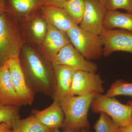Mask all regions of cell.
Here are the masks:
<instances>
[{
  "label": "cell",
  "instance_id": "obj_14",
  "mask_svg": "<svg viewBox=\"0 0 132 132\" xmlns=\"http://www.w3.org/2000/svg\"><path fill=\"white\" fill-rule=\"evenodd\" d=\"M40 10L48 24L64 32L67 33L73 27L77 25L62 8L43 5Z\"/></svg>",
  "mask_w": 132,
  "mask_h": 132
},
{
  "label": "cell",
  "instance_id": "obj_21",
  "mask_svg": "<svg viewBox=\"0 0 132 132\" xmlns=\"http://www.w3.org/2000/svg\"><path fill=\"white\" fill-rule=\"evenodd\" d=\"M105 95L111 97H114L118 95L132 97V83L127 82L123 80H117L112 84Z\"/></svg>",
  "mask_w": 132,
  "mask_h": 132
},
{
  "label": "cell",
  "instance_id": "obj_2",
  "mask_svg": "<svg viewBox=\"0 0 132 132\" xmlns=\"http://www.w3.org/2000/svg\"><path fill=\"white\" fill-rule=\"evenodd\" d=\"M26 43L19 21L8 12L0 15V66L19 58Z\"/></svg>",
  "mask_w": 132,
  "mask_h": 132
},
{
  "label": "cell",
  "instance_id": "obj_28",
  "mask_svg": "<svg viewBox=\"0 0 132 132\" xmlns=\"http://www.w3.org/2000/svg\"><path fill=\"white\" fill-rule=\"evenodd\" d=\"M5 12H8L6 1L5 0H0V15Z\"/></svg>",
  "mask_w": 132,
  "mask_h": 132
},
{
  "label": "cell",
  "instance_id": "obj_20",
  "mask_svg": "<svg viewBox=\"0 0 132 132\" xmlns=\"http://www.w3.org/2000/svg\"><path fill=\"white\" fill-rule=\"evenodd\" d=\"M62 8L77 25H80L85 13V0H67Z\"/></svg>",
  "mask_w": 132,
  "mask_h": 132
},
{
  "label": "cell",
  "instance_id": "obj_8",
  "mask_svg": "<svg viewBox=\"0 0 132 132\" xmlns=\"http://www.w3.org/2000/svg\"><path fill=\"white\" fill-rule=\"evenodd\" d=\"M85 10L80 27L100 35L105 29L104 22L108 10L98 0H85Z\"/></svg>",
  "mask_w": 132,
  "mask_h": 132
},
{
  "label": "cell",
  "instance_id": "obj_11",
  "mask_svg": "<svg viewBox=\"0 0 132 132\" xmlns=\"http://www.w3.org/2000/svg\"><path fill=\"white\" fill-rule=\"evenodd\" d=\"M7 62L12 83L22 106L31 105L35 93L27 82L19 58L10 59Z\"/></svg>",
  "mask_w": 132,
  "mask_h": 132
},
{
  "label": "cell",
  "instance_id": "obj_30",
  "mask_svg": "<svg viewBox=\"0 0 132 132\" xmlns=\"http://www.w3.org/2000/svg\"><path fill=\"white\" fill-rule=\"evenodd\" d=\"M102 4L105 6V4L106 1V0H98Z\"/></svg>",
  "mask_w": 132,
  "mask_h": 132
},
{
  "label": "cell",
  "instance_id": "obj_19",
  "mask_svg": "<svg viewBox=\"0 0 132 132\" xmlns=\"http://www.w3.org/2000/svg\"><path fill=\"white\" fill-rule=\"evenodd\" d=\"M12 130L15 132H51L34 114L26 119L17 120L12 123Z\"/></svg>",
  "mask_w": 132,
  "mask_h": 132
},
{
  "label": "cell",
  "instance_id": "obj_13",
  "mask_svg": "<svg viewBox=\"0 0 132 132\" xmlns=\"http://www.w3.org/2000/svg\"><path fill=\"white\" fill-rule=\"evenodd\" d=\"M53 64L55 86L52 97L54 101L60 102L70 93V88L75 69L64 65Z\"/></svg>",
  "mask_w": 132,
  "mask_h": 132
},
{
  "label": "cell",
  "instance_id": "obj_24",
  "mask_svg": "<svg viewBox=\"0 0 132 132\" xmlns=\"http://www.w3.org/2000/svg\"><path fill=\"white\" fill-rule=\"evenodd\" d=\"M105 6L108 10L122 9L132 13V0H106Z\"/></svg>",
  "mask_w": 132,
  "mask_h": 132
},
{
  "label": "cell",
  "instance_id": "obj_9",
  "mask_svg": "<svg viewBox=\"0 0 132 132\" xmlns=\"http://www.w3.org/2000/svg\"><path fill=\"white\" fill-rule=\"evenodd\" d=\"M104 81L96 73L76 70L74 74L69 94L84 95L104 92Z\"/></svg>",
  "mask_w": 132,
  "mask_h": 132
},
{
  "label": "cell",
  "instance_id": "obj_15",
  "mask_svg": "<svg viewBox=\"0 0 132 132\" xmlns=\"http://www.w3.org/2000/svg\"><path fill=\"white\" fill-rule=\"evenodd\" d=\"M0 102L6 105L22 106L12 83L7 61L0 66Z\"/></svg>",
  "mask_w": 132,
  "mask_h": 132
},
{
  "label": "cell",
  "instance_id": "obj_7",
  "mask_svg": "<svg viewBox=\"0 0 132 132\" xmlns=\"http://www.w3.org/2000/svg\"><path fill=\"white\" fill-rule=\"evenodd\" d=\"M100 36L105 57L117 51L132 54V32L123 29H105Z\"/></svg>",
  "mask_w": 132,
  "mask_h": 132
},
{
  "label": "cell",
  "instance_id": "obj_18",
  "mask_svg": "<svg viewBox=\"0 0 132 132\" xmlns=\"http://www.w3.org/2000/svg\"><path fill=\"white\" fill-rule=\"evenodd\" d=\"M104 28L105 29L119 28L132 32V13L108 10Z\"/></svg>",
  "mask_w": 132,
  "mask_h": 132
},
{
  "label": "cell",
  "instance_id": "obj_16",
  "mask_svg": "<svg viewBox=\"0 0 132 132\" xmlns=\"http://www.w3.org/2000/svg\"><path fill=\"white\" fill-rule=\"evenodd\" d=\"M32 114L45 126L51 130L62 127L64 114L59 102L54 101L52 105L42 111L34 109Z\"/></svg>",
  "mask_w": 132,
  "mask_h": 132
},
{
  "label": "cell",
  "instance_id": "obj_23",
  "mask_svg": "<svg viewBox=\"0 0 132 132\" xmlns=\"http://www.w3.org/2000/svg\"><path fill=\"white\" fill-rule=\"evenodd\" d=\"M115 124L108 115L104 112H101L94 128L95 132H112Z\"/></svg>",
  "mask_w": 132,
  "mask_h": 132
},
{
  "label": "cell",
  "instance_id": "obj_32",
  "mask_svg": "<svg viewBox=\"0 0 132 132\" xmlns=\"http://www.w3.org/2000/svg\"><path fill=\"white\" fill-rule=\"evenodd\" d=\"M10 132H15L14 131H13V130H12V131H10Z\"/></svg>",
  "mask_w": 132,
  "mask_h": 132
},
{
  "label": "cell",
  "instance_id": "obj_25",
  "mask_svg": "<svg viewBox=\"0 0 132 132\" xmlns=\"http://www.w3.org/2000/svg\"><path fill=\"white\" fill-rule=\"evenodd\" d=\"M67 0H39L40 7L43 5H49L62 8Z\"/></svg>",
  "mask_w": 132,
  "mask_h": 132
},
{
  "label": "cell",
  "instance_id": "obj_3",
  "mask_svg": "<svg viewBox=\"0 0 132 132\" xmlns=\"http://www.w3.org/2000/svg\"><path fill=\"white\" fill-rule=\"evenodd\" d=\"M97 93L84 95L69 94L60 102L64 114L62 127L64 131L73 132L90 128L88 111Z\"/></svg>",
  "mask_w": 132,
  "mask_h": 132
},
{
  "label": "cell",
  "instance_id": "obj_10",
  "mask_svg": "<svg viewBox=\"0 0 132 132\" xmlns=\"http://www.w3.org/2000/svg\"><path fill=\"white\" fill-rule=\"evenodd\" d=\"M52 63L68 66L78 71L96 73L98 69L97 64L87 60L71 43L59 52Z\"/></svg>",
  "mask_w": 132,
  "mask_h": 132
},
{
  "label": "cell",
  "instance_id": "obj_26",
  "mask_svg": "<svg viewBox=\"0 0 132 132\" xmlns=\"http://www.w3.org/2000/svg\"><path fill=\"white\" fill-rule=\"evenodd\" d=\"M112 132H132V122L121 127H119L115 124Z\"/></svg>",
  "mask_w": 132,
  "mask_h": 132
},
{
  "label": "cell",
  "instance_id": "obj_6",
  "mask_svg": "<svg viewBox=\"0 0 132 132\" xmlns=\"http://www.w3.org/2000/svg\"><path fill=\"white\" fill-rule=\"evenodd\" d=\"M20 22L26 43L36 47L40 46L47 32L48 24L40 8Z\"/></svg>",
  "mask_w": 132,
  "mask_h": 132
},
{
  "label": "cell",
  "instance_id": "obj_27",
  "mask_svg": "<svg viewBox=\"0 0 132 132\" xmlns=\"http://www.w3.org/2000/svg\"><path fill=\"white\" fill-rule=\"evenodd\" d=\"M12 123L3 122L0 124V132H10L12 131Z\"/></svg>",
  "mask_w": 132,
  "mask_h": 132
},
{
  "label": "cell",
  "instance_id": "obj_22",
  "mask_svg": "<svg viewBox=\"0 0 132 132\" xmlns=\"http://www.w3.org/2000/svg\"><path fill=\"white\" fill-rule=\"evenodd\" d=\"M20 107L6 105L0 102V124L3 122L12 123L20 119Z\"/></svg>",
  "mask_w": 132,
  "mask_h": 132
},
{
  "label": "cell",
  "instance_id": "obj_29",
  "mask_svg": "<svg viewBox=\"0 0 132 132\" xmlns=\"http://www.w3.org/2000/svg\"><path fill=\"white\" fill-rule=\"evenodd\" d=\"M51 132H61L60 130H59V129H52V130H51ZM63 132H71V131H64ZM81 132H87L86 130H82V131Z\"/></svg>",
  "mask_w": 132,
  "mask_h": 132
},
{
  "label": "cell",
  "instance_id": "obj_4",
  "mask_svg": "<svg viewBox=\"0 0 132 132\" xmlns=\"http://www.w3.org/2000/svg\"><path fill=\"white\" fill-rule=\"evenodd\" d=\"M67 34L71 44L87 60H97L103 55V45L100 35L84 30L78 25Z\"/></svg>",
  "mask_w": 132,
  "mask_h": 132
},
{
  "label": "cell",
  "instance_id": "obj_1",
  "mask_svg": "<svg viewBox=\"0 0 132 132\" xmlns=\"http://www.w3.org/2000/svg\"><path fill=\"white\" fill-rule=\"evenodd\" d=\"M19 59L27 82L33 92L52 97L55 86L53 63L27 43L23 46Z\"/></svg>",
  "mask_w": 132,
  "mask_h": 132
},
{
  "label": "cell",
  "instance_id": "obj_12",
  "mask_svg": "<svg viewBox=\"0 0 132 132\" xmlns=\"http://www.w3.org/2000/svg\"><path fill=\"white\" fill-rule=\"evenodd\" d=\"M70 43L71 41L67 33L48 24L47 32L43 42L36 47L52 63L59 52Z\"/></svg>",
  "mask_w": 132,
  "mask_h": 132
},
{
  "label": "cell",
  "instance_id": "obj_31",
  "mask_svg": "<svg viewBox=\"0 0 132 132\" xmlns=\"http://www.w3.org/2000/svg\"><path fill=\"white\" fill-rule=\"evenodd\" d=\"M127 104L128 105L132 107V101L128 102Z\"/></svg>",
  "mask_w": 132,
  "mask_h": 132
},
{
  "label": "cell",
  "instance_id": "obj_5",
  "mask_svg": "<svg viewBox=\"0 0 132 132\" xmlns=\"http://www.w3.org/2000/svg\"><path fill=\"white\" fill-rule=\"evenodd\" d=\"M90 108L94 112H104L119 127L132 122V107L124 105L114 97L98 93L93 99Z\"/></svg>",
  "mask_w": 132,
  "mask_h": 132
},
{
  "label": "cell",
  "instance_id": "obj_17",
  "mask_svg": "<svg viewBox=\"0 0 132 132\" xmlns=\"http://www.w3.org/2000/svg\"><path fill=\"white\" fill-rule=\"evenodd\" d=\"M8 12L21 21L40 7L39 0H5Z\"/></svg>",
  "mask_w": 132,
  "mask_h": 132
}]
</instances>
